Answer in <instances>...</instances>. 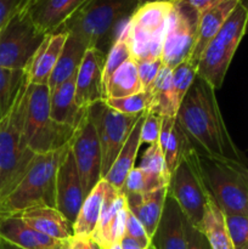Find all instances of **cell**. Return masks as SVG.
Instances as JSON below:
<instances>
[{
	"mask_svg": "<svg viewBox=\"0 0 248 249\" xmlns=\"http://www.w3.org/2000/svg\"><path fill=\"white\" fill-rule=\"evenodd\" d=\"M67 33L48 34L24 68L27 82L34 85H48L50 75L63 50Z\"/></svg>",
	"mask_w": 248,
	"mask_h": 249,
	"instance_id": "obj_17",
	"label": "cell"
},
{
	"mask_svg": "<svg viewBox=\"0 0 248 249\" xmlns=\"http://www.w3.org/2000/svg\"><path fill=\"white\" fill-rule=\"evenodd\" d=\"M198 72V65L189 58L184 62L179 63L177 67L172 70L173 75V95H174V102L177 108L179 109L182 100L189 92L190 88L194 84L195 79Z\"/></svg>",
	"mask_w": 248,
	"mask_h": 249,
	"instance_id": "obj_34",
	"label": "cell"
},
{
	"mask_svg": "<svg viewBox=\"0 0 248 249\" xmlns=\"http://www.w3.org/2000/svg\"><path fill=\"white\" fill-rule=\"evenodd\" d=\"M125 197L129 212L142 224L147 235L152 240L162 216L165 199L168 197V187H163L147 194L131 195Z\"/></svg>",
	"mask_w": 248,
	"mask_h": 249,
	"instance_id": "obj_23",
	"label": "cell"
},
{
	"mask_svg": "<svg viewBox=\"0 0 248 249\" xmlns=\"http://www.w3.org/2000/svg\"><path fill=\"white\" fill-rule=\"evenodd\" d=\"M179 1L184 2L187 6L191 7L197 15H201L202 12H204L206 10L211 9L214 5L219 4V2L224 1V0H179Z\"/></svg>",
	"mask_w": 248,
	"mask_h": 249,
	"instance_id": "obj_45",
	"label": "cell"
},
{
	"mask_svg": "<svg viewBox=\"0 0 248 249\" xmlns=\"http://www.w3.org/2000/svg\"><path fill=\"white\" fill-rule=\"evenodd\" d=\"M74 131L51 118L48 85L29 84L24 121V139L29 150L35 155L53 152L68 145Z\"/></svg>",
	"mask_w": 248,
	"mask_h": 249,
	"instance_id": "obj_6",
	"label": "cell"
},
{
	"mask_svg": "<svg viewBox=\"0 0 248 249\" xmlns=\"http://www.w3.org/2000/svg\"><path fill=\"white\" fill-rule=\"evenodd\" d=\"M88 114L97 133L102 153V179L116 160L131 130L142 114L128 116L119 113L107 105L105 100L95 102L88 108Z\"/></svg>",
	"mask_w": 248,
	"mask_h": 249,
	"instance_id": "obj_10",
	"label": "cell"
},
{
	"mask_svg": "<svg viewBox=\"0 0 248 249\" xmlns=\"http://www.w3.org/2000/svg\"><path fill=\"white\" fill-rule=\"evenodd\" d=\"M45 36L27 12H17L0 32V67L24 70Z\"/></svg>",
	"mask_w": 248,
	"mask_h": 249,
	"instance_id": "obj_11",
	"label": "cell"
},
{
	"mask_svg": "<svg viewBox=\"0 0 248 249\" xmlns=\"http://www.w3.org/2000/svg\"><path fill=\"white\" fill-rule=\"evenodd\" d=\"M148 249H156V248H155V247H153V246H152V245H151V246H150V248H148Z\"/></svg>",
	"mask_w": 248,
	"mask_h": 249,
	"instance_id": "obj_54",
	"label": "cell"
},
{
	"mask_svg": "<svg viewBox=\"0 0 248 249\" xmlns=\"http://www.w3.org/2000/svg\"><path fill=\"white\" fill-rule=\"evenodd\" d=\"M145 113L141 116V118L139 119L138 123L135 124V126H134L133 130H131L130 135H129L128 140L125 141L124 146L122 147L121 152L117 156L116 160L113 162L112 167L109 168L106 177L104 178V180H106L112 187H114V189L118 190V191H122L129 173H130V170L134 168V163H135L139 148H140L141 146L140 133Z\"/></svg>",
	"mask_w": 248,
	"mask_h": 249,
	"instance_id": "obj_24",
	"label": "cell"
},
{
	"mask_svg": "<svg viewBox=\"0 0 248 249\" xmlns=\"http://www.w3.org/2000/svg\"><path fill=\"white\" fill-rule=\"evenodd\" d=\"M139 7V0H88L58 32L71 34L107 55L119 31Z\"/></svg>",
	"mask_w": 248,
	"mask_h": 249,
	"instance_id": "obj_2",
	"label": "cell"
},
{
	"mask_svg": "<svg viewBox=\"0 0 248 249\" xmlns=\"http://www.w3.org/2000/svg\"><path fill=\"white\" fill-rule=\"evenodd\" d=\"M111 108L119 113L128 114V116H138L148 111L151 106V92L143 91L138 92L131 96L122 97V99H107L105 100Z\"/></svg>",
	"mask_w": 248,
	"mask_h": 249,
	"instance_id": "obj_36",
	"label": "cell"
},
{
	"mask_svg": "<svg viewBox=\"0 0 248 249\" xmlns=\"http://www.w3.org/2000/svg\"><path fill=\"white\" fill-rule=\"evenodd\" d=\"M129 21V19H128ZM128 21L125 22L123 27L119 31L116 40L112 44L111 49L108 50L106 55V61H105L104 67V88L106 89V85L108 83L109 78L112 77L117 68L121 65H123L125 61H128L131 57L130 46H129V38H128ZM106 96V95H105Z\"/></svg>",
	"mask_w": 248,
	"mask_h": 249,
	"instance_id": "obj_33",
	"label": "cell"
},
{
	"mask_svg": "<svg viewBox=\"0 0 248 249\" xmlns=\"http://www.w3.org/2000/svg\"><path fill=\"white\" fill-rule=\"evenodd\" d=\"M71 151L74 157L85 197L102 180V153L97 133L89 114L79 124L71 140Z\"/></svg>",
	"mask_w": 248,
	"mask_h": 249,
	"instance_id": "obj_13",
	"label": "cell"
},
{
	"mask_svg": "<svg viewBox=\"0 0 248 249\" xmlns=\"http://www.w3.org/2000/svg\"><path fill=\"white\" fill-rule=\"evenodd\" d=\"M192 147L190 145L189 140H187L184 131L181 130L179 124L177 123V119H175V124L173 126L172 131H170L169 140H168L167 146L164 148V152H163L165 158V163H167V167L169 169L170 174L174 173V170L177 169V165L180 164V162L184 160L186 153Z\"/></svg>",
	"mask_w": 248,
	"mask_h": 249,
	"instance_id": "obj_35",
	"label": "cell"
},
{
	"mask_svg": "<svg viewBox=\"0 0 248 249\" xmlns=\"http://www.w3.org/2000/svg\"><path fill=\"white\" fill-rule=\"evenodd\" d=\"M163 117L153 113V112L147 111L143 116L142 125H141L140 140L141 143H152L158 142L160 134V128H162Z\"/></svg>",
	"mask_w": 248,
	"mask_h": 249,
	"instance_id": "obj_39",
	"label": "cell"
},
{
	"mask_svg": "<svg viewBox=\"0 0 248 249\" xmlns=\"http://www.w3.org/2000/svg\"><path fill=\"white\" fill-rule=\"evenodd\" d=\"M34 230L57 241H68L74 236L73 224L55 207L38 206L16 214Z\"/></svg>",
	"mask_w": 248,
	"mask_h": 249,
	"instance_id": "obj_19",
	"label": "cell"
},
{
	"mask_svg": "<svg viewBox=\"0 0 248 249\" xmlns=\"http://www.w3.org/2000/svg\"><path fill=\"white\" fill-rule=\"evenodd\" d=\"M202 232L212 249H233L225 221V214L209 194L202 221Z\"/></svg>",
	"mask_w": 248,
	"mask_h": 249,
	"instance_id": "obj_28",
	"label": "cell"
},
{
	"mask_svg": "<svg viewBox=\"0 0 248 249\" xmlns=\"http://www.w3.org/2000/svg\"><path fill=\"white\" fill-rule=\"evenodd\" d=\"M139 168L148 173H152L155 175H158V177L163 178V179L168 180L170 182L172 174L168 169L164 155H163L158 142L152 143V145L146 148L142 157H141L140 163H139Z\"/></svg>",
	"mask_w": 248,
	"mask_h": 249,
	"instance_id": "obj_37",
	"label": "cell"
},
{
	"mask_svg": "<svg viewBox=\"0 0 248 249\" xmlns=\"http://www.w3.org/2000/svg\"><path fill=\"white\" fill-rule=\"evenodd\" d=\"M177 123L199 156L233 160L247 165L224 122L215 89L197 75L177 113Z\"/></svg>",
	"mask_w": 248,
	"mask_h": 249,
	"instance_id": "obj_1",
	"label": "cell"
},
{
	"mask_svg": "<svg viewBox=\"0 0 248 249\" xmlns=\"http://www.w3.org/2000/svg\"><path fill=\"white\" fill-rule=\"evenodd\" d=\"M148 91L151 92V106L148 111L160 117L177 118V108L173 95L172 68L163 66Z\"/></svg>",
	"mask_w": 248,
	"mask_h": 249,
	"instance_id": "obj_30",
	"label": "cell"
},
{
	"mask_svg": "<svg viewBox=\"0 0 248 249\" xmlns=\"http://www.w3.org/2000/svg\"><path fill=\"white\" fill-rule=\"evenodd\" d=\"M243 2H245V4L248 6V0H245V1H243ZM246 33L248 34V18H247V24H246Z\"/></svg>",
	"mask_w": 248,
	"mask_h": 249,
	"instance_id": "obj_53",
	"label": "cell"
},
{
	"mask_svg": "<svg viewBox=\"0 0 248 249\" xmlns=\"http://www.w3.org/2000/svg\"><path fill=\"white\" fill-rule=\"evenodd\" d=\"M168 186H169L168 180L152 174V173L146 172L139 167H134L129 173L121 192L124 196H131V195L147 194V192H152Z\"/></svg>",
	"mask_w": 248,
	"mask_h": 249,
	"instance_id": "obj_32",
	"label": "cell"
},
{
	"mask_svg": "<svg viewBox=\"0 0 248 249\" xmlns=\"http://www.w3.org/2000/svg\"><path fill=\"white\" fill-rule=\"evenodd\" d=\"M173 2H146L129 18L126 23L129 46L131 57L136 62L160 58Z\"/></svg>",
	"mask_w": 248,
	"mask_h": 249,
	"instance_id": "obj_8",
	"label": "cell"
},
{
	"mask_svg": "<svg viewBox=\"0 0 248 249\" xmlns=\"http://www.w3.org/2000/svg\"><path fill=\"white\" fill-rule=\"evenodd\" d=\"M28 90L26 80L14 106L0 121V198L16 186L35 157L24 139Z\"/></svg>",
	"mask_w": 248,
	"mask_h": 249,
	"instance_id": "obj_4",
	"label": "cell"
},
{
	"mask_svg": "<svg viewBox=\"0 0 248 249\" xmlns=\"http://www.w3.org/2000/svg\"><path fill=\"white\" fill-rule=\"evenodd\" d=\"M87 50L88 46L83 41L71 34H67V40L63 46L62 53L49 79L48 87L50 92L77 74Z\"/></svg>",
	"mask_w": 248,
	"mask_h": 249,
	"instance_id": "obj_27",
	"label": "cell"
},
{
	"mask_svg": "<svg viewBox=\"0 0 248 249\" xmlns=\"http://www.w3.org/2000/svg\"><path fill=\"white\" fill-rule=\"evenodd\" d=\"M23 0H0V32L18 12Z\"/></svg>",
	"mask_w": 248,
	"mask_h": 249,
	"instance_id": "obj_43",
	"label": "cell"
},
{
	"mask_svg": "<svg viewBox=\"0 0 248 249\" xmlns=\"http://www.w3.org/2000/svg\"><path fill=\"white\" fill-rule=\"evenodd\" d=\"M26 80L24 70L0 67V121L14 106Z\"/></svg>",
	"mask_w": 248,
	"mask_h": 249,
	"instance_id": "obj_31",
	"label": "cell"
},
{
	"mask_svg": "<svg viewBox=\"0 0 248 249\" xmlns=\"http://www.w3.org/2000/svg\"><path fill=\"white\" fill-rule=\"evenodd\" d=\"M107 181L100 180L99 184L92 189V191L85 197L77 219L73 223V233L74 237L83 240H91L96 226L100 220L102 202L106 192Z\"/></svg>",
	"mask_w": 248,
	"mask_h": 249,
	"instance_id": "obj_25",
	"label": "cell"
},
{
	"mask_svg": "<svg viewBox=\"0 0 248 249\" xmlns=\"http://www.w3.org/2000/svg\"><path fill=\"white\" fill-rule=\"evenodd\" d=\"M0 249H22V248L17 247V246L15 245H11V243H9L7 241L0 238Z\"/></svg>",
	"mask_w": 248,
	"mask_h": 249,
	"instance_id": "obj_48",
	"label": "cell"
},
{
	"mask_svg": "<svg viewBox=\"0 0 248 249\" xmlns=\"http://www.w3.org/2000/svg\"><path fill=\"white\" fill-rule=\"evenodd\" d=\"M90 240H83L73 236L68 241H65L57 249H89Z\"/></svg>",
	"mask_w": 248,
	"mask_h": 249,
	"instance_id": "obj_46",
	"label": "cell"
},
{
	"mask_svg": "<svg viewBox=\"0 0 248 249\" xmlns=\"http://www.w3.org/2000/svg\"><path fill=\"white\" fill-rule=\"evenodd\" d=\"M75 78L77 74L50 92L51 118L73 129H77L88 114V108L80 107L75 100Z\"/></svg>",
	"mask_w": 248,
	"mask_h": 249,
	"instance_id": "obj_22",
	"label": "cell"
},
{
	"mask_svg": "<svg viewBox=\"0 0 248 249\" xmlns=\"http://www.w3.org/2000/svg\"><path fill=\"white\" fill-rule=\"evenodd\" d=\"M89 249H101L99 247V246L96 245V243L94 242V241L90 240V243H89Z\"/></svg>",
	"mask_w": 248,
	"mask_h": 249,
	"instance_id": "obj_52",
	"label": "cell"
},
{
	"mask_svg": "<svg viewBox=\"0 0 248 249\" xmlns=\"http://www.w3.org/2000/svg\"><path fill=\"white\" fill-rule=\"evenodd\" d=\"M225 221L233 249H248V215L225 214Z\"/></svg>",
	"mask_w": 248,
	"mask_h": 249,
	"instance_id": "obj_38",
	"label": "cell"
},
{
	"mask_svg": "<svg viewBox=\"0 0 248 249\" xmlns=\"http://www.w3.org/2000/svg\"><path fill=\"white\" fill-rule=\"evenodd\" d=\"M155 1H168V2H173L175 0H139V6L142 4H146V2H155Z\"/></svg>",
	"mask_w": 248,
	"mask_h": 249,
	"instance_id": "obj_49",
	"label": "cell"
},
{
	"mask_svg": "<svg viewBox=\"0 0 248 249\" xmlns=\"http://www.w3.org/2000/svg\"><path fill=\"white\" fill-rule=\"evenodd\" d=\"M143 91L139 77V65L134 58L119 66L109 78L105 89L107 99H122Z\"/></svg>",
	"mask_w": 248,
	"mask_h": 249,
	"instance_id": "obj_29",
	"label": "cell"
},
{
	"mask_svg": "<svg viewBox=\"0 0 248 249\" xmlns=\"http://www.w3.org/2000/svg\"><path fill=\"white\" fill-rule=\"evenodd\" d=\"M121 246H122V249H148L150 248V247L148 248L142 247V246H141L138 241H135L134 238L129 237V236H124V237L122 238Z\"/></svg>",
	"mask_w": 248,
	"mask_h": 249,
	"instance_id": "obj_47",
	"label": "cell"
},
{
	"mask_svg": "<svg viewBox=\"0 0 248 249\" xmlns=\"http://www.w3.org/2000/svg\"><path fill=\"white\" fill-rule=\"evenodd\" d=\"M168 196L179 204L186 220L202 231L209 192L199 172L198 155L194 148L186 153L172 174Z\"/></svg>",
	"mask_w": 248,
	"mask_h": 249,
	"instance_id": "obj_9",
	"label": "cell"
},
{
	"mask_svg": "<svg viewBox=\"0 0 248 249\" xmlns=\"http://www.w3.org/2000/svg\"><path fill=\"white\" fill-rule=\"evenodd\" d=\"M197 22L198 15L191 7L179 0L173 2L160 56L167 67L173 70L191 57L196 41Z\"/></svg>",
	"mask_w": 248,
	"mask_h": 249,
	"instance_id": "obj_12",
	"label": "cell"
},
{
	"mask_svg": "<svg viewBox=\"0 0 248 249\" xmlns=\"http://www.w3.org/2000/svg\"><path fill=\"white\" fill-rule=\"evenodd\" d=\"M151 245L156 249H187L186 218L172 197L168 196L165 199L162 216Z\"/></svg>",
	"mask_w": 248,
	"mask_h": 249,
	"instance_id": "obj_18",
	"label": "cell"
},
{
	"mask_svg": "<svg viewBox=\"0 0 248 249\" xmlns=\"http://www.w3.org/2000/svg\"><path fill=\"white\" fill-rule=\"evenodd\" d=\"M125 236L134 238V240L138 241V242L145 248H148L151 246V238L150 236L147 235V232H146L145 228H143L142 224L129 212V209L128 214H126Z\"/></svg>",
	"mask_w": 248,
	"mask_h": 249,
	"instance_id": "obj_41",
	"label": "cell"
},
{
	"mask_svg": "<svg viewBox=\"0 0 248 249\" xmlns=\"http://www.w3.org/2000/svg\"><path fill=\"white\" fill-rule=\"evenodd\" d=\"M139 65V77H140L142 89L148 91L155 83L160 68L164 66L162 58H156V60L143 61V62H138Z\"/></svg>",
	"mask_w": 248,
	"mask_h": 249,
	"instance_id": "obj_40",
	"label": "cell"
},
{
	"mask_svg": "<svg viewBox=\"0 0 248 249\" xmlns=\"http://www.w3.org/2000/svg\"><path fill=\"white\" fill-rule=\"evenodd\" d=\"M198 165L207 190L224 214L248 215L247 165L199 155Z\"/></svg>",
	"mask_w": 248,
	"mask_h": 249,
	"instance_id": "obj_5",
	"label": "cell"
},
{
	"mask_svg": "<svg viewBox=\"0 0 248 249\" xmlns=\"http://www.w3.org/2000/svg\"><path fill=\"white\" fill-rule=\"evenodd\" d=\"M174 124H175V118H173V117H163L162 128H160L159 139H158V145H159L162 152H164V148L165 146H167L168 140H169L170 131H172Z\"/></svg>",
	"mask_w": 248,
	"mask_h": 249,
	"instance_id": "obj_44",
	"label": "cell"
},
{
	"mask_svg": "<svg viewBox=\"0 0 248 249\" xmlns=\"http://www.w3.org/2000/svg\"><path fill=\"white\" fill-rule=\"evenodd\" d=\"M88 0H34L26 9L36 28L44 34L56 33L71 17L74 16Z\"/></svg>",
	"mask_w": 248,
	"mask_h": 249,
	"instance_id": "obj_16",
	"label": "cell"
},
{
	"mask_svg": "<svg viewBox=\"0 0 248 249\" xmlns=\"http://www.w3.org/2000/svg\"><path fill=\"white\" fill-rule=\"evenodd\" d=\"M0 238L22 249H57L65 242L34 230L16 215L0 216Z\"/></svg>",
	"mask_w": 248,
	"mask_h": 249,
	"instance_id": "obj_20",
	"label": "cell"
},
{
	"mask_svg": "<svg viewBox=\"0 0 248 249\" xmlns=\"http://www.w3.org/2000/svg\"><path fill=\"white\" fill-rule=\"evenodd\" d=\"M105 249H122L121 242H113L112 245H109L108 247L105 248Z\"/></svg>",
	"mask_w": 248,
	"mask_h": 249,
	"instance_id": "obj_50",
	"label": "cell"
},
{
	"mask_svg": "<svg viewBox=\"0 0 248 249\" xmlns=\"http://www.w3.org/2000/svg\"><path fill=\"white\" fill-rule=\"evenodd\" d=\"M186 241L187 249H212L206 236L198 229L194 228L186 220Z\"/></svg>",
	"mask_w": 248,
	"mask_h": 249,
	"instance_id": "obj_42",
	"label": "cell"
},
{
	"mask_svg": "<svg viewBox=\"0 0 248 249\" xmlns=\"http://www.w3.org/2000/svg\"><path fill=\"white\" fill-rule=\"evenodd\" d=\"M241 1L242 0H224L199 15L198 22H197L196 41H195L194 50L190 57L194 62L198 65L206 46L220 31L226 19L230 17V15Z\"/></svg>",
	"mask_w": 248,
	"mask_h": 249,
	"instance_id": "obj_21",
	"label": "cell"
},
{
	"mask_svg": "<svg viewBox=\"0 0 248 249\" xmlns=\"http://www.w3.org/2000/svg\"><path fill=\"white\" fill-rule=\"evenodd\" d=\"M247 18L248 6L241 1L202 53L197 75L215 90L223 85L233 55L246 34Z\"/></svg>",
	"mask_w": 248,
	"mask_h": 249,
	"instance_id": "obj_7",
	"label": "cell"
},
{
	"mask_svg": "<svg viewBox=\"0 0 248 249\" xmlns=\"http://www.w3.org/2000/svg\"><path fill=\"white\" fill-rule=\"evenodd\" d=\"M124 207H126V197L107 182L100 220L91 237V241H94L101 249L112 245V229L117 215Z\"/></svg>",
	"mask_w": 248,
	"mask_h": 249,
	"instance_id": "obj_26",
	"label": "cell"
},
{
	"mask_svg": "<svg viewBox=\"0 0 248 249\" xmlns=\"http://www.w3.org/2000/svg\"><path fill=\"white\" fill-rule=\"evenodd\" d=\"M33 1H34V0H23V2H22V5H21V7H19V10L26 9V7L29 6V5H31Z\"/></svg>",
	"mask_w": 248,
	"mask_h": 249,
	"instance_id": "obj_51",
	"label": "cell"
},
{
	"mask_svg": "<svg viewBox=\"0 0 248 249\" xmlns=\"http://www.w3.org/2000/svg\"><path fill=\"white\" fill-rule=\"evenodd\" d=\"M106 55L89 48L85 51L75 78V100L83 108H89L95 102L106 100L104 88V67Z\"/></svg>",
	"mask_w": 248,
	"mask_h": 249,
	"instance_id": "obj_14",
	"label": "cell"
},
{
	"mask_svg": "<svg viewBox=\"0 0 248 249\" xmlns=\"http://www.w3.org/2000/svg\"><path fill=\"white\" fill-rule=\"evenodd\" d=\"M71 142L53 152L35 155L16 186L0 198V216H11L38 206L56 208V175Z\"/></svg>",
	"mask_w": 248,
	"mask_h": 249,
	"instance_id": "obj_3",
	"label": "cell"
},
{
	"mask_svg": "<svg viewBox=\"0 0 248 249\" xmlns=\"http://www.w3.org/2000/svg\"><path fill=\"white\" fill-rule=\"evenodd\" d=\"M85 199L72 151L67 153L56 175V209L74 223Z\"/></svg>",
	"mask_w": 248,
	"mask_h": 249,
	"instance_id": "obj_15",
	"label": "cell"
}]
</instances>
